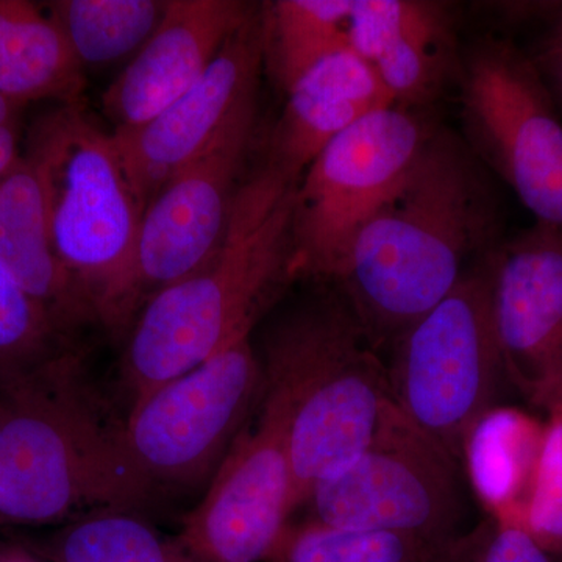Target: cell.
I'll return each mask as SVG.
<instances>
[{"instance_id":"obj_1","label":"cell","mask_w":562,"mask_h":562,"mask_svg":"<svg viewBox=\"0 0 562 562\" xmlns=\"http://www.w3.org/2000/svg\"><path fill=\"white\" fill-rule=\"evenodd\" d=\"M502 241L495 177L461 133L438 124L328 284L346 297L380 350L442 302Z\"/></svg>"},{"instance_id":"obj_2","label":"cell","mask_w":562,"mask_h":562,"mask_svg":"<svg viewBox=\"0 0 562 562\" xmlns=\"http://www.w3.org/2000/svg\"><path fill=\"white\" fill-rule=\"evenodd\" d=\"M155 484L133 460L124 422L111 419L66 350L0 384V520L47 525L133 513Z\"/></svg>"},{"instance_id":"obj_3","label":"cell","mask_w":562,"mask_h":562,"mask_svg":"<svg viewBox=\"0 0 562 562\" xmlns=\"http://www.w3.org/2000/svg\"><path fill=\"white\" fill-rule=\"evenodd\" d=\"M297 183L260 162L239 187L216 251L198 271L144 303L124 358L133 401L250 338L262 314L294 281Z\"/></svg>"},{"instance_id":"obj_4","label":"cell","mask_w":562,"mask_h":562,"mask_svg":"<svg viewBox=\"0 0 562 562\" xmlns=\"http://www.w3.org/2000/svg\"><path fill=\"white\" fill-rule=\"evenodd\" d=\"M260 361L261 403L286 424L295 513L317 484L368 449L391 402L387 366L328 283L280 317Z\"/></svg>"},{"instance_id":"obj_5","label":"cell","mask_w":562,"mask_h":562,"mask_svg":"<svg viewBox=\"0 0 562 562\" xmlns=\"http://www.w3.org/2000/svg\"><path fill=\"white\" fill-rule=\"evenodd\" d=\"M22 157L38 177L58 260L99 324L127 331L140 312L135 258L144 209L113 135L85 102L58 103L33 122Z\"/></svg>"},{"instance_id":"obj_6","label":"cell","mask_w":562,"mask_h":562,"mask_svg":"<svg viewBox=\"0 0 562 562\" xmlns=\"http://www.w3.org/2000/svg\"><path fill=\"white\" fill-rule=\"evenodd\" d=\"M490 257L392 342L387 364L391 401L460 462L465 432L494 406L506 379L492 319Z\"/></svg>"},{"instance_id":"obj_7","label":"cell","mask_w":562,"mask_h":562,"mask_svg":"<svg viewBox=\"0 0 562 562\" xmlns=\"http://www.w3.org/2000/svg\"><path fill=\"white\" fill-rule=\"evenodd\" d=\"M461 468L391 401L368 449L317 484L302 508L330 527L405 536L431 562L462 536Z\"/></svg>"},{"instance_id":"obj_8","label":"cell","mask_w":562,"mask_h":562,"mask_svg":"<svg viewBox=\"0 0 562 562\" xmlns=\"http://www.w3.org/2000/svg\"><path fill=\"white\" fill-rule=\"evenodd\" d=\"M461 136L536 224L562 231V114L528 52L484 36L461 52Z\"/></svg>"},{"instance_id":"obj_9","label":"cell","mask_w":562,"mask_h":562,"mask_svg":"<svg viewBox=\"0 0 562 562\" xmlns=\"http://www.w3.org/2000/svg\"><path fill=\"white\" fill-rule=\"evenodd\" d=\"M427 111L391 105L336 136L306 168L292 203V279L330 283L362 225L436 128Z\"/></svg>"},{"instance_id":"obj_10","label":"cell","mask_w":562,"mask_h":562,"mask_svg":"<svg viewBox=\"0 0 562 562\" xmlns=\"http://www.w3.org/2000/svg\"><path fill=\"white\" fill-rule=\"evenodd\" d=\"M261 394L260 357L244 338L133 401L125 446L155 486L205 482L231 452Z\"/></svg>"},{"instance_id":"obj_11","label":"cell","mask_w":562,"mask_h":562,"mask_svg":"<svg viewBox=\"0 0 562 562\" xmlns=\"http://www.w3.org/2000/svg\"><path fill=\"white\" fill-rule=\"evenodd\" d=\"M257 122L255 88L147 205L135 258L140 308L157 292L198 271L220 247L244 180Z\"/></svg>"},{"instance_id":"obj_12","label":"cell","mask_w":562,"mask_h":562,"mask_svg":"<svg viewBox=\"0 0 562 562\" xmlns=\"http://www.w3.org/2000/svg\"><path fill=\"white\" fill-rule=\"evenodd\" d=\"M260 408L179 535L210 562H268L294 514L286 424Z\"/></svg>"},{"instance_id":"obj_13","label":"cell","mask_w":562,"mask_h":562,"mask_svg":"<svg viewBox=\"0 0 562 562\" xmlns=\"http://www.w3.org/2000/svg\"><path fill=\"white\" fill-rule=\"evenodd\" d=\"M490 268L506 380L549 413L562 405V231L535 224L503 239Z\"/></svg>"},{"instance_id":"obj_14","label":"cell","mask_w":562,"mask_h":562,"mask_svg":"<svg viewBox=\"0 0 562 562\" xmlns=\"http://www.w3.org/2000/svg\"><path fill=\"white\" fill-rule=\"evenodd\" d=\"M262 68L260 5L179 101L139 127L111 132L144 211L165 184L206 146L244 95L258 88Z\"/></svg>"},{"instance_id":"obj_15","label":"cell","mask_w":562,"mask_h":562,"mask_svg":"<svg viewBox=\"0 0 562 562\" xmlns=\"http://www.w3.org/2000/svg\"><path fill=\"white\" fill-rule=\"evenodd\" d=\"M258 7L243 0H168L160 27L103 92L114 131L139 127L179 101Z\"/></svg>"},{"instance_id":"obj_16","label":"cell","mask_w":562,"mask_h":562,"mask_svg":"<svg viewBox=\"0 0 562 562\" xmlns=\"http://www.w3.org/2000/svg\"><path fill=\"white\" fill-rule=\"evenodd\" d=\"M286 95L261 162L297 181L336 136L394 105L375 69L350 47L314 66Z\"/></svg>"},{"instance_id":"obj_17","label":"cell","mask_w":562,"mask_h":562,"mask_svg":"<svg viewBox=\"0 0 562 562\" xmlns=\"http://www.w3.org/2000/svg\"><path fill=\"white\" fill-rule=\"evenodd\" d=\"M0 265L65 335L98 322L55 254L38 177L24 157L0 180Z\"/></svg>"},{"instance_id":"obj_18","label":"cell","mask_w":562,"mask_h":562,"mask_svg":"<svg viewBox=\"0 0 562 562\" xmlns=\"http://www.w3.org/2000/svg\"><path fill=\"white\" fill-rule=\"evenodd\" d=\"M546 420L514 406H491L465 432L461 465L495 522L519 524L541 454Z\"/></svg>"},{"instance_id":"obj_19","label":"cell","mask_w":562,"mask_h":562,"mask_svg":"<svg viewBox=\"0 0 562 562\" xmlns=\"http://www.w3.org/2000/svg\"><path fill=\"white\" fill-rule=\"evenodd\" d=\"M83 65L49 13L25 0H0V94L29 102H83Z\"/></svg>"},{"instance_id":"obj_20","label":"cell","mask_w":562,"mask_h":562,"mask_svg":"<svg viewBox=\"0 0 562 562\" xmlns=\"http://www.w3.org/2000/svg\"><path fill=\"white\" fill-rule=\"evenodd\" d=\"M460 63L449 3L414 0L408 16L372 68L395 105L427 110L450 81L458 80Z\"/></svg>"},{"instance_id":"obj_21","label":"cell","mask_w":562,"mask_h":562,"mask_svg":"<svg viewBox=\"0 0 562 562\" xmlns=\"http://www.w3.org/2000/svg\"><path fill=\"white\" fill-rule=\"evenodd\" d=\"M351 0L261 3L262 63L288 92L314 66L349 49Z\"/></svg>"},{"instance_id":"obj_22","label":"cell","mask_w":562,"mask_h":562,"mask_svg":"<svg viewBox=\"0 0 562 562\" xmlns=\"http://www.w3.org/2000/svg\"><path fill=\"white\" fill-rule=\"evenodd\" d=\"M35 552L50 562H210L180 536L161 535L124 512L74 520Z\"/></svg>"},{"instance_id":"obj_23","label":"cell","mask_w":562,"mask_h":562,"mask_svg":"<svg viewBox=\"0 0 562 562\" xmlns=\"http://www.w3.org/2000/svg\"><path fill=\"white\" fill-rule=\"evenodd\" d=\"M168 0H57L47 13L81 65H106L143 47L160 27Z\"/></svg>"},{"instance_id":"obj_24","label":"cell","mask_w":562,"mask_h":562,"mask_svg":"<svg viewBox=\"0 0 562 562\" xmlns=\"http://www.w3.org/2000/svg\"><path fill=\"white\" fill-rule=\"evenodd\" d=\"M268 562H430V558L419 542L405 536L305 519L286 525Z\"/></svg>"},{"instance_id":"obj_25","label":"cell","mask_w":562,"mask_h":562,"mask_svg":"<svg viewBox=\"0 0 562 562\" xmlns=\"http://www.w3.org/2000/svg\"><path fill=\"white\" fill-rule=\"evenodd\" d=\"M50 314L0 265V384L69 350Z\"/></svg>"},{"instance_id":"obj_26","label":"cell","mask_w":562,"mask_h":562,"mask_svg":"<svg viewBox=\"0 0 562 562\" xmlns=\"http://www.w3.org/2000/svg\"><path fill=\"white\" fill-rule=\"evenodd\" d=\"M524 528L552 557L562 558V405L547 413Z\"/></svg>"},{"instance_id":"obj_27","label":"cell","mask_w":562,"mask_h":562,"mask_svg":"<svg viewBox=\"0 0 562 562\" xmlns=\"http://www.w3.org/2000/svg\"><path fill=\"white\" fill-rule=\"evenodd\" d=\"M431 562H557L522 525L487 519Z\"/></svg>"},{"instance_id":"obj_28","label":"cell","mask_w":562,"mask_h":562,"mask_svg":"<svg viewBox=\"0 0 562 562\" xmlns=\"http://www.w3.org/2000/svg\"><path fill=\"white\" fill-rule=\"evenodd\" d=\"M20 109L0 94V180L21 160L20 151Z\"/></svg>"},{"instance_id":"obj_29","label":"cell","mask_w":562,"mask_h":562,"mask_svg":"<svg viewBox=\"0 0 562 562\" xmlns=\"http://www.w3.org/2000/svg\"><path fill=\"white\" fill-rule=\"evenodd\" d=\"M562 114V43H541L530 52Z\"/></svg>"},{"instance_id":"obj_30","label":"cell","mask_w":562,"mask_h":562,"mask_svg":"<svg viewBox=\"0 0 562 562\" xmlns=\"http://www.w3.org/2000/svg\"><path fill=\"white\" fill-rule=\"evenodd\" d=\"M539 20L547 24L541 43H562V2H543Z\"/></svg>"},{"instance_id":"obj_31","label":"cell","mask_w":562,"mask_h":562,"mask_svg":"<svg viewBox=\"0 0 562 562\" xmlns=\"http://www.w3.org/2000/svg\"><path fill=\"white\" fill-rule=\"evenodd\" d=\"M0 562H50L35 550L21 546L0 547Z\"/></svg>"},{"instance_id":"obj_32","label":"cell","mask_w":562,"mask_h":562,"mask_svg":"<svg viewBox=\"0 0 562 562\" xmlns=\"http://www.w3.org/2000/svg\"><path fill=\"white\" fill-rule=\"evenodd\" d=\"M0 525H3L2 520H0Z\"/></svg>"}]
</instances>
